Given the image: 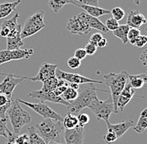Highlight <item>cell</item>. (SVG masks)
Wrapping results in <instances>:
<instances>
[{
  "label": "cell",
  "mask_w": 147,
  "mask_h": 144,
  "mask_svg": "<svg viewBox=\"0 0 147 144\" xmlns=\"http://www.w3.org/2000/svg\"><path fill=\"white\" fill-rule=\"evenodd\" d=\"M94 83H84L80 84L78 91V97L75 100L69 102L67 107V113H70L73 115H78L80 112L90 104L92 101L95 98H97L96 91L102 92H110V91L100 90L96 88L94 85Z\"/></svg>",
  "instance_id": "obj_1"
},
{
  "label": "cell",
  "mask_w": 147,
  "mask_h": 144,
  "mask_svg": "<svg viewBox=\"0 0 147 144\" xmlns=\"http://www.w3.org/2000/svg\"><path fill=\"white\" fill-rule=\"evenodd\" d=\"M36 133L40 136L46 143L49 142H57L63 143L64 127L63 122L52 118H45L42 122L34 127Z\"/></svg>",
  "instance_id": "obj_2"
},
{
  "label": "cell",
  "mask_w": 147,
  "mask_h": 144,
  "mask_svg": "<svg viewBox=\"0 0 147 144\" xmlns=\"http://www.w3.org/2000/svg\"><path fill=\"white\" fill-rule=\"evenodd\" d=\"M129 75V74L126 71H121L119 73L110 72L104 76L105 85L110 88V97L114 105V113H118L117 99L128 80Z\"/></svg>",
  "instance_id": "obj_3"
},
{
  "label": "cell",
  "mask_w": 147,
  "mask_h": 144,
  "mask_svg": "<svg viewBox=\"0 0 147 144\" xmlns=\"http://www.w3.org/2000/svg\"><path fill=\"white\" fill-rule=\"evenodd\" d=\"M6 115L9 117L11 125L13 129V133L14 134H19L21 128L31 122L30 114L23 109L18 99L16 101L13 100L11 106L6 112Z\"/></svg>",
  "instance_id": "obj_4"
},
{
  "label": "cell",
  "mask_w": 147,
  "mask_h": 144,
  "mask_svg": "<svg viewBox=\"0 0 147 144\" xmlns=\"http://www.w3.org/2000/svg\"><path fill=\"white\" fill-rule=\"evenodd\" d=\"M44 17H45V11H39L28 18L25 21L24 27H22V31H21L22 40L27 38L28 37L34 35L35 33L45 27Z\"/></svg>",
  "instance_id": "obj_5"
},
{
  "label": "cell",
  "mask_w": 147,
  "mask_h": 144,
  "mask_svg": "<svg viewBox=\"0 0 147 144\" xmlns=\"http://www.w3.org/2000/svg\"><path fill=\"white\" fill-rule=\"evenodd\" d=\"M88 108L93 112L97 120L103 119L105 122L109 121V117L114 113V105L111 97L105 101H101L98 98H95Z\"/></svg>",
  "instance_id": "obj_6"
},
{
  "label": "cell",
  "mask_w": 147,
  "mask_h": 144,
  "mask_svg": "<svg viewBox=\"0 0 147 144\" xmlns=\"http://www.w3.org/2000/svg\"><path fill=\"white\" fill-rule=\"evenodd\" d=\"M66 28L70 33L78 35H86L91 29L84 19V12L69 18Z\"/></svg>",
  "instance_id": "obj_7"
},
{
  "label": "cell",
  "mask_w": 147,
  "mask_h": 144,
  "mask_svg": "<svg viewBox=\"0 0 147 144\" xmlns=\"http://www.w3.org/2000/svg\"><path fill=\"white\" fill-rule=\"evenodd\" d=\"M19 103H23L24 105L28 106V108L33 109L35 113L38 114H39L40 116H42L45 118H52V119H55V120H59L63 122V117H61V115H59V113H57L55 112L53 109L49 108L47 104L45 102H39V103H32L27 101H24L21 99H18Z\"/></svg>",
  "instance_id": "obj_8"
},
{
  "label": "cell",
  "mask_w": 147,
  "mask_h": 144,
  "mask_svg": "<svg viewBox=\"0 0 147 144\" xmlns=\"http://www.w3.org/2000/svg\"><path fill=\"white\" fill-rule=\"evenodd\" d=\"M55 77L58 79H63L69 83H76V84H84V83H99L101 84L102 82L98 80H93L90 78H88L84 76H82L79 73H71V72H66L57 68L55 71Z\"/></svg>",
  "instance_id": "obj_9"
},
{
  "label": "cell",
  "mask_w": 147,
  "mask_h": 144,
  "mask_svg": "<svg viewBox=\"0 0 147 144\" xmlns=\"http://www.w3.org/2000/svg\"><path fill=\"white\" fill-rule=\"evenodd\" d=\"M28 96L33 98L40 100L41 102H54V103L63 104L66 107H68V105H69V102L62 98L61 96H56L53 92H44L42 90L32 91L31 92L28 93Z\"/></svg>",
  "instance_id": "obj_10"
},
{
  "label": "cell",
  "mask_w": 147,
  "mask_h": 144,
  "mask_svg": "<svg viewBox=\"0 0 147 144\" xmlns=\"http://www.w3.org/2000/svg\"><path fill=\"white\" fill-rule=\"evenodd\" d=\"M84 127H77L74 129H64V144H83L84 141Z\"/></svg>",
  "instance_id": "obj_11"
},
{
  "label": "cell",
  "mask_w": 147,
  "mask_h": 144,
  "mask_svg": "<svg viewBox=\"0 0 147 144\" xmlns=\"http://www.w3.org/2000/svg\"><path fill=\"white\" fill-rule=\"evenodd\" d=\"M58 68V64H51V63H42L39 68L38 72L36 76L32 78L33 81L45 82L49 78H55V71Z\"/></svg>",
  "instance_id": "obj_12"
},
{
  "label": "cell",
  "mask_w": 147,
  "mask_h": 144,
  "mask_svg": "<svg viewBox=\"0 0 147 144\" xmlns=\"http://www.w3.org/2000/svg\"><path fill=\"white\" fill-rule=\"evenodd\" d=\"M24 80V78H14L13 76H7L3 81L0 83V93L6 94L9 97H12L13 91L18 84Z\"/></svg>",
  "instance_id": "obj_13"
},
{
  "label": "cell",
  "mask_w": 147,
  "mask_h": 144,
  "mask_svg": "<svg viewBox=\"0 0 147 144\" xmlns=\"http://www.w3.org/2000/svg\"><path fill=\"white\" fill-rule=\"evenodd\" d=\"M105 123L107 125L108 132H113L114 133H115V135L117 136L118 138L124 135L131 127L134 126V122L132 120L124 121L122 123H116V124H111L109 121Z\"/></svg>",
  "instance_id": "obj_14"
},
{
  "label": "cell",
  "mask_w": 147,
  "mask_h": 144,
  "mask_svg": "<svg viewBox=\"0 0 147 144\" xmlns=\"http://www.w3.org/2000/svg\"><path fill=\"white\" fill-rule=\"evenodd\" d=\"M146 18L137 10H129L127 15L126 24L129 27L139 28L140 26L146 24Z\"/></svg>",
  "instance_id": "obj_15"
},
{
  "label": "cell",
  "mask_w": 147,
  "mask_h": 144,
  "mask_svg": "<svg viewBox=\"0 0 147 144\" xmlns=\"http://www.w3.org/2000/svg\"><path fill=\"white\" fill-rule=\"evenodd\" d=\"M74 5L80 8V9H84L85 11V13L87 14H89L90 16L92 17H94V18H100L103 15H105V14H110V11L109 10H106V9H101L100 7H94V6H90V5H84V4H81V3H79L77 2L74 1Z\"/></svg>",
  "instance_id": "obj_16"
},
{
  "label": "cell",
  "mask_w": 147,
  "mask_h": 144,
  "mask_svg": "<svg viewBox=\"0 0 147 144\" xmlns=\"http://www.w3.org/2000/svg\"><path fill=\"white\" fill-rule=\"evenodd\" d=\"M84 19H85L86 23H88L89 27L90 28L97 29L98 31H100L101 33H107L109 32V30L105 27V25L97 18L90 16L85 12H84Z\"/></svg>",
  "instance_id": "obj_17"
},
{
  "label": "cell",
  "mask_w": 147,
  "mask_h": 144,
  "mask_svg": "<svg viewBox=\"0 0 147 144\" xmlns=\"http://www.w3.org/2000/svg\"><path fill=\"white\" fill-rule=\"evenodd\" d=\"M128 82L130 83L133 88L140 89L147 82V76L145 73L138 75H129Z\"/></svg>",
  "instance_id": "obj_18"
},
{
  "label": "cell",
  "mask_w": 147,
  "mask_h": 144,
  "mask_svg": "<svg viewBox=\"0 0 147 144\" xmlns=\"http://www.w3.org/2000/svg\"><path fill=\"white\" fill-rule=\"evenodd\" d=\"M21 3V0H17L15 2L11 3H0V19L8 17L10 13H12L16 7Z\"/></svg>",
  "instance_id": "obj_19"
},
{
  "label": "cell",
  "mask_w": 147,
  "mask_h": 144,
  "mask_svg": "<svg viewBox=\"0 0 147 144\" xmlns=\"http://www.w3.org/2000/svg\"><path fill=\"white\" fill-rule=\"evenodd\" d=\"M11 51V61L13 60H20V59H28L34 54V49H15Z\"/></svg>",
  "instance_id": "obj_20"
},
{
  "label": "cell",
  "mask_w": 147,
  "mask_h": 144,
  "mask_svg": "<svg viewBox=\"0 0 147 144\" xmlns=\"http://www.w3.org/2000/svg\"><path fill=\"white\" fill-rule=\"evenodd\" d=\"M147 127V108H145L139 117L136 125L134 127V130L138 133H142Z\"/></svg>",
  "instance_id": "obj_21"
},
{
  "label": "cell",
  "mask_w": 147,
  "mask_h": 144,
  "mask_svg": "<svg viewBox=\"0 0 147 144\" xmlns=\"http://www.w3.org/2000/svg\"><path fill=\"white\" fill-rule=\"evenodd\" d=\"M129 29V27L127 24L119 25L115 30L113 31V34L115 37H117L118 38H119L124 44H126L128 43L127 35H128Z\"/></svg>",
  "instance_id": "obj_22"
},
{
  "label": "cell",
  "mask_w": 147,
  "mask_h": 144,
  "mask_svg": "<svg viewBox=\"0 0 147 144\" xmlns=\"http://www.w3.org/2000/svg\"><path fill=\"white\" fill-rule=\"evenodd\" d=\"M74 0H49L48 6L54 11V13H58L66 4H74Z\"/></svg>",
  "instance_id": "obj_23"
},
{
  "label": "cell",
  "mask_w": 147,
  "mask_h": 144,
  "mask_svg": "<svg viewBox=\"0 0 147 144\" xmlns=\"http://www.w3.org/2000/svg\"><path fill=\"white\" fill-rule=\"evenodd\" d=\"M28 142L27 144H46L44 139L38 135L35 131L34 127H29L28 128Z\"/></svg>",
  "instance_id": "obj_24"
},
{
  "label": "cell",
  "mask_w": 147,
  "mask_h": 144,
  "mask_svg": "<svg viewBox=\"0 0 147 144\" xmlns=\"http://www.w3.org/2000/svg\"><path fill=\"white\" fill-rule=\"evenodd\" d=\"M7 49L8 50H15L20 48L24 45L21 36L17 37H7Z\"/></svg>",
  "instance_id": "obj_25"
},
{
  "label": "cell",
  "mask_w": 147,
  "mask_h": 144,
  "mask_svg": "<svg viewBox=\"0 0 147 144\" xmlns=\"http://www.w3.org/2000/svg\"><path fill=\"white\" fill-rule=\"evenodd\" d=\"M63 126L64 129H74L77 127H79V122H78V118L77 116L70 114V113H67L66 117L63 119Z\"/></svg>",
  "instance_id": "obj_26"
},
{
  "label": "cell",
  "mask_w": 147,
  "mask_h": 144,
  "mask_svg": "<svg viewBox=\"0 0 147 144\" xmlns=\"http://www.w3.org/2000/svg\"><path fill=\"white\" fill-rule=\"evenodd\" d=\"M59 79L55 77L52 78H49L46 81L43 82V88L41 90L44 92H53L58 87Z\"/></svg>",
  "instance_id": "obj_27"
},
{
  "label": "cell",
  "mask_w": 147,
  "mask_h": 144,
  "mask_svg": "<svg viewBox=\"0 0 147 144\" xmlns=\"http://www.w3.org/2000/svg\"><path fill=\"white\" fill-rule=\"evenodd\" d=\"M77 97H78V90H74L69 87H68L61 95V98L68 102L75 100Z\"/></svg>",
  "instance_id": "obj_28"
},
{
  "label": "cell",
  "mask_w": 147,
  "mask_h": 144,
  "mask_svg": "<svg viewBox=\"0 0 147 144\" xmlns=\"http://www.w3.org/2000/svg\"><path fill=\"white\" fill-rule=\"evenodd\" d=\"M19 18V14L18 13H15L13 15V17L9 19H7V20H4L2 23H1V26H3V27H7L9 29V31L14 29L15 27H17L18 25V18Z\"/></svg>",
  "instance_id": "obj_29"
},
{
  "label": "cell",
  "mask_w": 147,
  "mask_h": 144,
  "mask_svg": "<svg viewBox=\"0 0 147 144\" xmlns=\"http://www.w3.org/2000/svg\"><path fill=\"white\" fill-rule=\"evenodd\" d=\"M135 92H136V89L132 88V86L130 85V83L127 80L125 87H124V88H123V90L120 92L119 95H122V96H124V97H125V98L131 100V98L135 95Z\"/></svg>",
  "instance_id": "obj_30"
},
{
  "label": "cell",
  "mask_w": 147,
  "mask_h": 144,
  "mask_svg": "<svg viewBox=\"0 0 147 144\" xmlns=\"http://www.w3.org/2000/svg\"><path fill=\"white\" fill-rule=\"evenodd\" d=\"M140 35V31L139 28H136V27H129L128 32V35H127V38H128V42L134 46L135 44V40L138 36Z\"/></svg>",
  "instance_id": "obj_31"
},
{
  "label": "cell",
  "mask_w": 147,
  "mask_h": 144,
  "mask_svg": "<svg viewBox=\"0 0 147 144\" xmlns=\"http://www.w3.org/2000/svg\"><path fill=\"white\" fill-rule=\"evenodd\" d=\"M9 133L11 132L7 127V118H0V137L7 138Z\"/></svg>",
  "instance_id": "obj_32"
},
{
  "label": "cell",
  "mask_w": 147,
  "mask_h": 144,
  "mask_svg": "<svg viewBox=\"0 0 147 144\" xmlns=\"http://www.w3.org/2000/svg\"><path fill=\"white\" fill-rule=\"evenodd\" d=\"M110 13L112 14L113 18H115V19L116 21H118V22L120 21V20H122V19L124 18V17H125V11L121 9V8H119V7H115V8H114V9L110 11Z\"/></svg>",
  "instance_id": "obj_33"
},
{
  "label": "cell",
  "mask_w": 147,
  "mask_h": 144,
  "mask_svg": "<svg viewBox=\"0 0 147 144\" xmlns=\"http://www.w3.org/2000/svg\"><path fill=\"white\" fill-rule=\"evenodd\" d=\"M130 101V99L127 98L122 95H119L117 99V110L118 113L119 112H123L125 107L129 103V102Z\"/></svg>",
  "instance_id": "obj_34"
},
{
  "label": "cell",
  "mask_w": 147,
  "mask_h": 144,
  "mask_svg": "<svg viewBox=\"0 0 147 144\" xmlns=\"http://www.w3.org/2000/svg\"><path fill=\"white\" fill-rule=\"evenodd\" d=\"M77 118L79 122V127H84L90 122V116L84 113H79L77 115Z\"/></svg>",
  "instance_id": "obj_35"
},
{
  "label": "cell",
  "mask_w": 147,
  "mask_h": 144,
  "mask_svg": "<svg viewBox=\"0 0 147 144\" xmlns=\"http://www.w3.org/2000/svg\"><path fill=\"white\" fill-rule=\"evenodd\" d=\"M10 61H11V51L8 49L0 51V65L9 63Z\"/></svg>",
  "instance_id": "obj_36"
},
{
  "label": "cell",
  "mask_w": 147,
  "mask_h": 144,
  "mask_svg": "<svg viewBox=\"0 0 147 144\" xmlns=\"http://www.w3.org/2000/svg\"><path fill=\"white\" fill-rule=\"evenodd\" d=\"M105 27H107V29L109 30V31H114V30H115L117 27L119 26V23L118 21H116L115 18H110L109 19H107L106 20V22H105Z\"/></svg>",
  "instance_id": "obj_37"
},
{
  "label": "cell",
  "mask_w": 147,
  "mask_h": 144,
  "mask_svg": "<svg viewBox=\"0 0 147 144\" xmlns=\"http://www.w3.org/2000/svg\"><path fill=\"white\" fill-rule=\"evenodd\" d=\"M68 66L71 68V69H77L80 67L81 65V61L78 58H76L75 57H70L69 59H68V62H67Z\"/></svg>",
  "instance_id": "obj_38"
},
{
  "label": "cell",
  "mask_w": 147,
  "mask_h": 144,
  "mask_svg": "<svg viewBox=\"0 0 147 144\" xmlns=\"http://www.w3.org/2000/svg\"><path fill=\"white\" fill-rule=\"evenodd\" d=\"M13 98L9 97L6 94L0 93V107H4L7 105H10L13 102Z\"/></svg>",
  "instance_id": "obj_39"
},
{
  "label": "cell",
  "mask_w": 147,
  "mask_h": 144,
  "mask_svg": "<svg viewBox=\"0 0 147 144\" xmlns=\"http://www.w3.org/2000/svg\"><path fill=\"white\" fill-rule=\"evenodd\" d=\"M14 142L17 144H27L28 142V133L23 134H16L14 137Z\"/></svg>",
  "instance_id": "obj_40"
},
{
  "label": "cell",
  "mask_w": 147,
  "mask_h": 144,
  "mask_svg": "<svg viewBox=\"0 0 147 144\" xmlns=\"http://www.w3.org/2000/svg\"><path fill=\"white\" fill-rule=\"evenodd\" d=\"M103 137H104V140L105 141V143L107 144L113 143L118 139L117 136L115 135V133H114L113 132H108Z\"/></svg>",
  "instance_id": "obj_41"
},
{
  "label": "cell",
  "mask_w": 147,
  "mask_h": 144,
  "mask_svg": "<svg viewBox=\"0 0 147 144\" xmlns=\"http://www.w3.org/2000/svg\"><path fill=\"white\" fill-rule=\"evenodd\" d=\"M147 43V37L146 35H140L138 36L136 40H135V44L134 46H136L138 48H142Z\"/></svg>",
  "instance_id": "obj_42"
},
{
  "label": "cell",
  "mask_w": 147,
  "mask_h": 144,
  "mask_svg": "<svg viewBox=\"0 0 147 144\" xmlns=\"http://www.w3.org/2000/svg\"><path fill=\"white\" fill-rule=\"evenodd\" d=\"M104 38V37H103V35L101 34L100 33H95L92 34L91 37L90 38L89 43L94 44V45L97 46V44L100 41L101 38Z\"/></svg>",
  "instance_id": "obj_43"
},
{
  "label": "cell",
  "mask_w": 147,
  "mask_h": 144,
  "mask_svg": "<svg viewBox=\"0 0 147 144\" xmlns=\"http://www.w3.org/2000/svg\"><path fill=\"white\" fill-rule=\"evenodd\" d=\"M84 50H85V53H86L87 55L91 56V55H94V54L96 53V51H97V46L88 43L85 45V47H84Z\"/></svg>",
  "instance_id": "obj_44"
},
{
  "label": "cell",
  "mask_w": 147,
  "mask_h": 144,
  "mask_svg": "<svg viewBox=\"0 0 147 144\" xmlns=\"http://www.w3.org/2000/svg\"><path fill=\"white\" fill-rule=\"evenodd\" d=\"M74 1L84 5H90L94 7H98L99 5V0H74Z\"/></svg>",
  "instance_id": "obj_45"
},
{
  "label": "cell",
  "mask_w": 147,
  "mask_h": 144,
  "mask_svg": "<svg viewBox=\"0 0 147 144\" xmlns=\"http://www.w3.org/2000/svg\"><path fill=\"white\" fill-rule=\"evenodd\" d=\"M86 55H87V54L85 53L84 48H78V49L75 50V52H74V57H75L76 58H78V59H80V60L81 61L84 58H85Z\"/></svg>",
  "instance_id": "obj_46"
},
{
  "label": "cell",
  "mask_w": 147,
  "mask_h": 144,
  "mask_svg": "<svg viewBox=\"0 0 147 144\" xmlns=\"http://www.w3.org/2000/svg\"><path fill=\"white\" fill-rule=\"evenodd\" d=\"M67 88L68 87H66V86H58L55 90L53 91V92L55 93L56 96H61L62 93L64 92Z\"/></svg>",
  "instance_id": "obj_47"
},
{
  "label": "cell",
  "mask_w": 147,
  "mask_h": 144,
  "mask_svg": "<svg viewBox=\"0 0 147 144\" xmlns=\"http://www.w3.org/2000/svg\"><path fill=\"white\" fill-rule=\"evenodd\" d=\"M15 135L16 134H14V133H13L11 132V133H9V135H8V137L6 138V143H5V144H17L14 142Z\"/></svg>",
  "instance_id": "obj_48"
},
{
  "label": "cell",
  "mask_w": 147,
  "mask_h": 144,
  "mask_svg": "<svg viewBox=\"0 0 147 144\" xmlns=\"http://www.w3.org/2000/svg\"><path fill=\"white\" fill-rule=\"evenodd\" d=\"M11 104L4 106V107H0V118H6V112L9 109V107L11 106Z\"/></svg>",
  "instance_id": "obj_49"
},
{
  "label": "cell",
  "mask_w": 147,
  "mask_h": 144,
  "mask_svg": "<svg viewBox=\"0 0 147 144\" xmlns=\"http://www.w3.org/2000/svg\"><path fill=\"white\" fill-rule=\"evenodd\" d=\"M107 44H108L107 39L103 38H101L100 41L97 44V47H99V48H105V47L107 46Z\"/></svg>",
  "instance_id": "obj_50"
},
{
  "label": "cell",
  "mask_w": 147,
  "mask_h": 144,
  "mask_svg": "<svg viewBox=\"0 0 147 144\" xmlns=\"http://www.w3.org/2000/svg\"><path fill=\"white\" fill-rule=\"evenodd\" d=\"M146 50H145L143 53H142V54L140 55V61L142 62V63H143V65H146Z\"/></svg>",
  "instance_id": "obj_51"
},
{
  "label": "cell",
  "mask_w": 147,
  "mask_h": 144,
  "mask_svg": "<svg viewBox=\"0 0 147 144\" xmlns=\"http://www.w3.org/2000/svg\"><path fill=\"white\" fill-rule=\"evenodd\" d=\"M69 87L71 88H73L74 90H78L79 88H80V85L79 84H76V83H69Z\"/></svg>",
  "instance_id": "obj_52"
},
{
  "label": "cell",
  "mask_w": 147,
  "mask_h": 144,
  "mask_svg": "<svg viewBox=\"0 0 147 144\" xmlns=\"http://www.w3.org/2000/svg\"><path fill=\"white\" fill-rule=\"evenodd\" d=\"M133 1H134L135 4H136V5H139L140 3V0H133Z\"/></svg>",
  "instance_id": "obj_53"
},
{
  "label": "cell",
  "mask_w": 147,
  "mask_h": 144,
  "mask_svg": "<svg viewBox=\"0 0 147 144\" xmlns=\"http://www.w3.org/2000/svg\"><path fill=\"white\" fill-rule=\"evenodd\" d=\"M46 144H64V143H57V142H49Z\"/></svg>",
  "instance_id": "obj_54"
}]
</instances>
